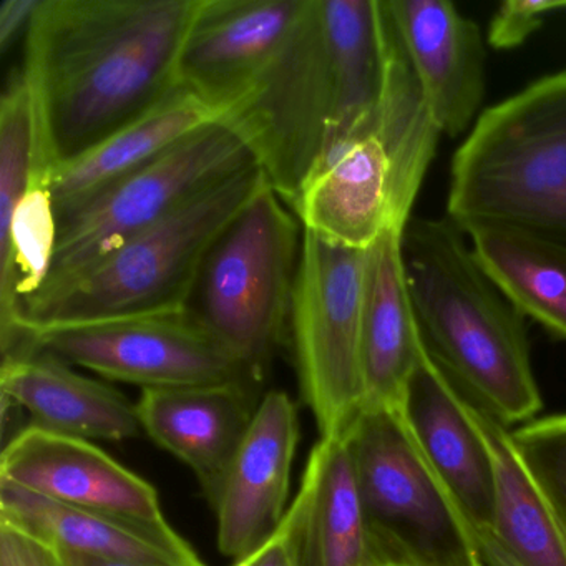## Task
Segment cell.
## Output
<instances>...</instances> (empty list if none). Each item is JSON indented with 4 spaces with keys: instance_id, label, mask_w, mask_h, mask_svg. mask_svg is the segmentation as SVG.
Listing matches in <instances>:
<instances>
[{
    "instance_id": "1f68e13d",
    "label": "cell",
    "mask_w": 566,
    "mask_h": 566,
    "mask_svg": "<svg viewBox=\"0 0 566 566\" xmlns=\"http://www.w3.org/2000/svg\"><path fill=\"white\" fill-rule=\"evenodd\" d=\"M67 566H155L144 563L117 562V559L97 558V556L81 555V553L61 552Z\"/></svg>"
},
{
    "instance_id": "e0dca14e",
    "label": "cell",
    "mask_w": 566,
    "mask_h": 566,
    "mask_svg": "<svg viewBox=\"0 0 566 566\" xmlns=\"http://www.w3.org/2000/svg\"><path fill=\"white\" fill-rule=\"evenodd\" d=\"M403 417L467 518L492 528L495 482L492 457L467 409L465 397L443 376L426 350L403 394Z\"/></svg>"
},
{
    "instance_id": "4316f807",
    "label": "cell",
    "mask_w": 566,
    "mask_h": 566,
    "mask_svg": "<svg viewBox=\"0 0 566 566\" xmlns=\"http://www.w3.org/2000/svg\"><path fill=\"white\" fill-rule=\"evenodd\" d=\"M566 11V0H509L500 6L490 22L486 42L499 51H510L525 44L546 18Z\"/></svg>"
},
{
    "instance_id": "5b68a950",
    "label": "cell",
    "mask_w": 566,
    "mask_h": 566,
    "mask_svg": "<svg viewBox=\"0 0 566 566\" xmlns=\"http://www.w3.org/2000/svg\"><path fill=\"white\" fill-rule=\"evenodd\" d=\"M303 227L270 184L208 253L187 310L263 382L290 327Z\"/></svg>"
},
{
    "instance_id": "7402d4cb",
    "label": "cell",
    "mask_w": 566,
    "mask_h": 566,
    "mask_svg": "<svg viewBox=\"0 0 566 566\" xmlns=\"http://www.w3.org/2000/svg\"><path fill=\"white\" fill-rule=\"evenodd\" d=\"M217 122H223L217 108L190 88L178 85L147 114L52 171V197L57 214Z\"/></svg>"
},
{
    "instance_id": "9c48e42d",
    "label": "cell",
    "mask_w": 566,
    "mask_h": 566,
    "mask_svg": "<svg viewBox=\"0 0 566 566\" xmlns=\"http://www.w3.org/2000/svg\"><path fill=\"white\" fill-rule=\"evenodd\" d=\"M367 250L303 230L290 329L301 394L321 437H343L364 409V276Z\"/></svg>"
},
{
    "instance_id": "f546056e",
    "label": "cell",
    "mask_w": 566,
    "mask_h": 566,
    "mask_svg": "<svg viewBox=\"0 0 566 566\" xmlns=\"http://www.w3.org/2000/svg\"><path fill=\"white\" fill-rule=\"evenodd\" d=\"M42 0H4L0 4V52L6 54L29 28L41 8Z\"/></svg>"
},
{
    "instance_id": "ffe728a7",
    "label": "cell",
    "mask_w": 566,
    "mask_h": 566,
    "mask_svg": "<svg viewBox=\"0 0 566 566\" xmlns=\"http://www.w3.org/2000/svg\"><path fill=\"white\" fill-rule=\"evenodd\" d=\"M0 520L38 536L59 552L155 566H205L174 526L155 528L75 509L2 480Z\"/></svg>"
},
{
    "instance_id": "8fae6325",
    "label": "cell",
    "mask_w": 566,
    "mask_h": 566,
    "mask_svg": "<svg viewBox=\"0 0 566 566\" xmlns=\"http://www.w3.org/2000/svg\"><path fill=\"white\" fill-rule=\"evenodd\" d=\"M0 480L75 509L170 528L157 490L91 440L28 426L0 457Z\"/></svg>"
},
{
    "instance_id": "9a60e30c",
    "label": "cell",
    "mask_w": 566,
    "mask_h": 566,
    "mask_svg": "<svg viewBox=\"0 0 566 566\" xmlns=\"http://www.w3.org/2000/svg\"><path fill=\"white\" fill-rule=\"evenodd\" d=\"M300 440L293 400L283 390L261 399L253 422L213 500L218 548L234 562L253 553L286 516L291 467Z\"/></svg>"
},
{
    "instance_id": "8992f818",
    "label": "cell",
    "mask_w": 566,
    "mask_h": 566,
    "mask_svg": "<svg viewBox=\"0 0 566 566\" xmlns=\"http://www.w3.org/2000/svg\"><path fill=\"white\" fill-rule=\"evenodd\" d=\"M346 437L374 562L482 563L475 526L420 449L400 407L364 409Z\"/></svg>"
},
{
    "instance_id": "d6986e66",
    "label": "cell",
    "mask_w": 566,
    "mask_h": 566,
    "mask_svg": "<svg viewBox=\"0 0 566 566\" xmlns=\"http://www.w3.org/2000/svg\"><path fill=\"white\" fill-rule=\"evenodd\" d=\"M296 566H373L374 546L347 437H321L287 510Z\"/></svg>"
},
{
    "instance_id": "83f0119b",
    "label": "cell",
    "mask_w": 566,
    "mask_h": 566,
    "mask_svg": "<svg viewBox=\"0 0 566 566\" xmlns=\"http://www.w3.org/2000/svg\"><path fill=\"white\" fill-rule=\"evenodd\" d=\"M0 566H67V563L54 546L0 520Z\"/></svg>"
},
{
    "instance_id": "277c9868",
    "label": "cell",
    "mask_w": 566,
    "mask_h": 566,
    "mask_svg": "<svg viewBox=\"0 0 566 566\" xmlns=\"http://www.w3.org/2000/svg\"><path fill=\"white\" fill-rule=\"evenodd\" d=\"M266 185L251 161L197 191L67 293L25 313L22 339L42 327L187 310L211 248Z\"/></svg>"
},
{
    "instance_id": "cb8c5ba5",
    "label": "cell",
    "mask_w": 566,
    "mask_h": 566,
    "mask_svg": "<svg viewBox=\"0 0 566 566\" xmlns=\"http://www.w3.org/2000/svg\"><path fill=\"white\" fill-rule=\"evenodd\" d=\"M467 409L492 457V532L522 566H566V536L548 500L513 443L509 427L465 397Z\"/></svg>"
},
{
    "instance_id": "f1b7e54d",
    "label": "cell",
    "mask_w": 566,
    "mask_h": 566,
    "mask_svg": "<svg viewBox=\"0 0 566 566\" xmlns=\"http://www.w3.org/2000/svg\"><path fill=\"white\" fill-rule=\"evenodd\" d=\"M233 566H296L290 515L286 513L277 532L264 545L237 559Z\"/></svg>"
},
{
    "instance_id": "52a82bcc",
    "label": "cell",
    "mask_w": 566,
    "mask_h": 566,
    "mask_svg": "<svg viewBox=\"0 0 566 566\" xmlns=\"http://www.w3.org/2000/svg\"><path fill=\"white\" fill-rule=\"evenodd\" d=\"M254 160L224 122L200 128L144 167L57 214L59 241L48 281L22 304L25 313L67 293L125 243L185 200Z\"/></svg>"
},
{
    "instance_id": "30bf717a",
    "label": "cell",
    "mask_w": 566,
    "mask_h": 566,
    "mask_svg": "<svg viewBox=\"0 0 566 566\" xmlns=\"http://www.w3.org/2000/svg\"><path fill=\"white\" fill-rule=\"evenodd\" d=\"M22 347L142 389L261 384L188 310L42 327L25 334Z\"/></svg>"
},
{
    "instance_id": "484cf974",
    "label": "cell",
    "mask_w": 566,
    "mask_h": 566,
    "mask_svg": "<svg viewBox=\"0 0 566 566\" xmlns=\"http://www.w3.org/2000/svg\"><path fill=\"white\" fill-rule=\"evenodd\" d=\"M510 433L566 536V412L530 420Z\"/></svg>"
},
{
    "instance_id": "44dd1931",
    "label": "cell",
    "mask_w": 566,
    "mask_h": 566,
    "mask_svg": "<svg viewBox=\"0 0 566 566\" xmlns=\"http://www.w3.org/2000/svg\"><path fill=\"white\" fill-rule=\"evenodd\" d=\"M400 238L399 231L387 230L367 250L360 340L364 409L402 406L423 350L407 291Z\"/></svg>"
},
{
    "instance_id": "d4e9b609",
    "label": "cell",
    "mask_w": 566,
    "mask_h": 566,
    "mask_svg": "<svg viewBox=\"0 0 566 566\" xmlns=\"http://www.w3.org/2000/svg\"><path fill=\"white\" fill-rule=\"evenodd\" d=\"M463 231L485 270L520 311L566 339V251L500 224Z\"/></svg>"
},
{
    "instance_id": "6da1fadb",
    "label": "cell",
    "mask_w": 566,
    "mask_h": 566,
    "mask_svg": "<svg viewBox=\"0 0 566 566\" xmlns=\"http://www.w3.org/2000/svg\"><path fill=\"white\" fill-rule=\"evenodd\" d=\"M201 0H42L24 75L42 170L97 147L180 85Z\"/></svg>"
},
{
    "instance_id": "4fadbf2b",
    "label": "cell",
    "mask_w": 566,
    "mask_h": 566,
    "mask_svg": "<svg viewBox=\"0 0 566 566\" xmlns=\"http://www.w3.org/2000/svg\"><path fill=\"white\" fill-rule=\"evenodd\" d=\"M397 41L440 134L455 138L479 120L486 48L475 22L447 0H384Z\"/></svg>"
},
{
    "instance_id": "7a4b0ae2",
    "label": "cell",
    "mask_w": 566,
    "mask_h": 566,
    "mask_svg": "<svg viewBox=\"0 0 566 566\" xmlns=\"http://www.w3.org/2000/svg\"><path fill=\"white\" fill-rule=\"evenodd\" d=\"M413 319L427 356L463 397L505 427L542 409L526 316L449 217L410 218L400 238Z\"/></svg>"
},
{
    "instance_id": "7c38bea8",
    "label": "cell",
    "mask_w": 566,
    "mask_h": 566,
    "mask_svg": "<svg viewBox=\"0 0 566 566\" xmlns=\"http://www.w3.org/2000/svg\"><path fill=\"white\" fill-rule=\"evenodd\" d=\"M291 210L304 231L350 250H369L387 230L403 233L412 218L400 201L392 151L374 122L321 158Z\"/></svg>"
},
{
    "instance_id": "d6a6232c",
    "label": "cell",
    "mask_w": 566,
    "mask_h": 566,
    "mask_svg": "<svg viewBox=\"0 0 566 566\" xmlns=\"http://www.w3.org/2000/svg\"><path fill=\"white\" fill-rule=\"evenodd\" d=\"M373 566H430V565H417V563H409V562H394V559H379V562H374ZM479 566H483V563H480Z\"/></svg>"
},
{
    "instance_id": "4dcf8cb0",
    "label": "cell",
    "mask_w": 566,
    "mask_h": 566,
    "mask_svg": "<svg viewBox=\"0 0 566 566\" xmlns=\"http://www.w3.org/2000/svg\"><path fill=\"white\" fill-rule=\"evenodd\" d=\"M476 545L483 566H522L496 539L495 533L485 528H475Z\"/></svg>"
},
{
    "instance_id": "2e32d148",
    "label": "cell",
    "mask_w": 566,
    "mask_h": 566,
    "mask_svg": "<svg viewBox=\"0 0 566 566\" xmlns=\"http://www.w3.org/2000/svg\"><path fill=\"white\" fill-rule=\"evenodd\" d=\"M251 380L144 389L137 402L142 429L187 463L211 503L233 462L258 406Z\"/></svg>"
},
{
    "instance_id": "ba28073f",
    "label": "cell",
    "mask_w": 566,
    "mask_h": 566,
    "mask_svg": "<svg viewBox=\"0 0 566 566\" xmlns=\"http://www.w3.org/2000/svg\"><path fill=\"white\" fill-rule=\"evenodd\" d=\"M333 114L323 0H307L290 38L223 122L243 138L270 187L291 208L323 157Z\"/></svg>"
},
{
    "instance_id": "3957f363",
    "label": "cell",
    "mask_w": 566,
    "mask_h": 566,
    "mask_svg": "<svg viewBox=\"0 0 566 566\" xmlns=\"http://www.w3.org/2000/svg\"><path fill=\"white\" fill-rule=\"evenodd\" d=\"M447 217L500 224L566 251V72L480 114L453 155Z\"/></svg>"
},
{
    "instance_id": "5bb4252c",
    "label": "cell",
    "mask_w": 566,
    "mask_h": 566,
    "mask_svg": "<svg viewBox=\"0 0 566 566\" xmlns=\"http://www.w3.org/2000/svg\"><path fill=\"white\" fill-rule=\"evenodd\" d=\"M307 0H201L181 49L180 84L221 117L280 51Z\"/></svg>"
},
{
    "instance_id": "603a6c76",
    "label": "cell",
    "mask_w": 566,
    "mask_h": 566,
    "mask_svg": "<svg viewBox=\"0 0 566 566\" xmlns=\"http://www.w3.org/2000/svg\"><path fill=\"white\" fill-rule=\"evenodd\" d=\"M323 15L334 77L324 157L373 125L386 69V19L382 0H323Z\"/></svg>"
},
{
    "instance_id": "ac0fdd59",
    "label": "cell",
    "mask_w": 566,
    "mask_h": 566,
    "mask_svg": "<svg viewBox=\"0 0 566 566\" xmlns=\"http://www.w3.org/2000/svg\"><path fill=\"white\" fill-rule=\"evenodd\" d=\"M0 389L6 400L24 407L32 426L84 440L140 436L137 403L98 380L75 373L57 356L22 347L2 356Z\"/></svg>"
}]
</instances>
